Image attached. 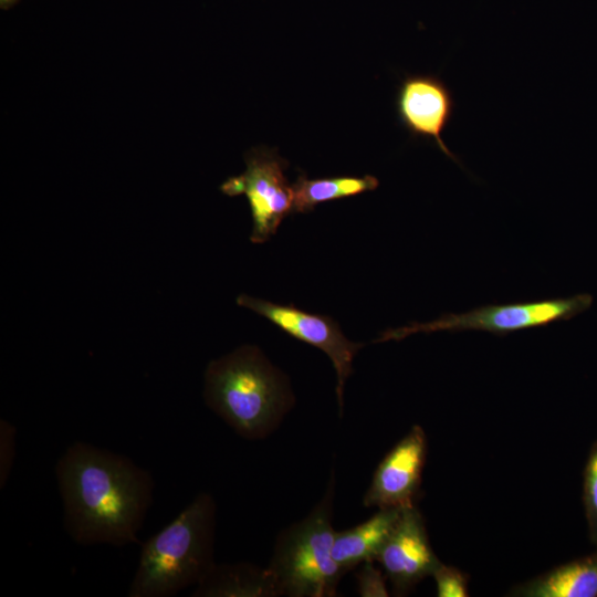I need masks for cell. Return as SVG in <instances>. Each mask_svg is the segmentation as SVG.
<instances>
[{"instance_id": "6da1fadb", "label": "cell", "mask_w": 597, "mask_h": 597, "mask_svg": "<svg viewBox=\"0 0 597 597\" xmlns=\"http://www.w3.org/2000/svg\"><path fill=\"white\" fill-rule=\"evenodd\" d=\"M55 474L73 541L115 546L138 541L155 486L147 470L126 455L76 441L57 460Z\"/></svg>"}, {"instance_id": "7a4b0ae2", "label": "cell", "mask_w": 597, "mask_h": 597, "mask_svg": "<svg viewBox=\"0 0 597 597\" xmlns=\"http://www.w3.org/2000/svg\"><path fill=\"white\" fill-rule=\"evenodd\" d=\"M205 399L238 434L250 440L263 439L276 429L293 402L281 373L252 346L208 365Z\"/></svg>"}, {"instance_id": "3957f363", "label": "cell", "mask_w": 597, "mask_h": 597, "mask_svg": "<svg viewBox=\"0 0 597 597\" xmlns=\"http://www.w3.org/2000/svg\"><path fill=\"white\" fill-rule=\"evenodd\" d=\"M216 503L198 494L168 525L146 541L128 597H167L198 584L214 565Z\"/></svg>"}, {"instance_id": "277c9868", "label": "cell", "mask_w": 597, "mask_h": 597, "mask_svg": "<svg viewBox=\"0 0 597 597\" xmlns=\"http://www.w3.org/2000/svg\"><path fill=\"white\" fill-rule=\"evenodd\" d=\"M334 472L325 494L306 517L281 531L268 569L277 596L332 597L345 572L333 557Z\"/></svg>"}, {"instance_id": "5b68a950", "label": "cell", "mask_w": 597, "mask_h": 597, "mask_svg": "<svg viewBox=\"0 0 597 597\" xmlns=\"http://www.w3.org/2000/svg\"><path fill=\"white\" fill-rule=\"evenodd\" d=\"M588 293L570 297H558L503 305H483L464 313H449L428 323H412L404 327L390 328L376 342L400 341L416 333L440 331H483L499 336L510 333L547 326L551 323L568 321L585 312L593 304Z\"/></svg>"}, {"instance_id": "8992f818", "label": "cell", "mask_w": 597, "mask_h": 597, "mask_svg": "<svg viewBox=\"0 0 597 597\" xmlns=\"http://www.w3.org/2000/svg\"><path fill=\"white\" fill-rule=\"evenodd\" d=\"M247 169L230 177L220 187L228 196L244 195L252 214L251 241L262 243L277 230L282 220L292 212L293 190L284 170L287 161L274 149L253 148L245 154Z\"/></svg>"}, {"instance_id": "52a82bcc", "label": "cell", "mask_w": 597, "mask_h": 597, "mask_svg": "<svg viewBox=\"0 0 597 597\" xmlns=\"http://www.w3.org/2000/svg\"><path fill=\"white\" fill-rule=\"evenodd\" d=\"M237 303L268 318L294 338L320 348L331 358L337 376L336 394L342 412L344 385L353 371V359L364 344L348 341L338 324L328 316L310 314L293 305L275 304L247 294L239 295Z\"/></svg>"}, {"instance_id": "ba28073f", "label": "cell", "mask_w": 597, "mask_h": 597, "mask_svg": "<svg viewBox=\"0 0 597 597\" xmlns=\"http://www.w3.org/2000/svg\"><path fill=\"white\" fill-rule=\"evenodd\" d=\"M426 457L427 437L416 425L379 462L364 495V506L404 509L415 505Z\"/></svg>"}, {"instance_id": "9c48e42d", "label": "cell", "mask_w": 597, "mask_h": 597, "mask_svg": "<svg viewBox=\"0 0 597 597\" xmlns=\"http://www.w3.org/2000/svg\"><path fill=\"white\" fill-rule=\"evenodd\" d=\"M395 595L407 594L441 563L429 542L425 520L416 505L404 507L376 559Z\"/></svg>"}, {"instance_id": "30bf717a", "label": "cell", "mask_w": 597, "mask_h": 597, "mask_svg": "<svg viewBox=\"0 0 597 597\" xmlns=\"http://www.w3.org/2000/svg\"><path fill=\"white\" fill-rule=\"evenodd\" d=\"M454 108L451 90L437 75H408L398 87L396 109L401 125L413 138L432 139L447 157L459 163L442 138Z\"/></svg>"}, {"instance_id": "8fae6325", "label": "cell", "mask_w": 597, "mask_h": 597, "mask_svg": "<svg viewBox=\"0 0 597 597\" xmlns=\"http://www.w3.org/2000/svg\"><path fill=\"white\" fill-rule=\"evenodd\" d=\"M402 509H379L367 521L352 528L335 532L333 557L347 573L366 561H375L397 524Z\"/></svg>"}, {"instance_id": "7c38bea8", "label": "cell", "mask_w": 597, "mask_h": 597, "mask_svg": "<svg viewBox=\"0 0 597 597\" xmlns=\"http://www.w3.org/2000/svg\"><path fill=\"white\" fill-rule=\"evenodd\" d=\"M510 596L519 597H596L597 552L554 567L515 586Z\"/></svg>"}, {"instance_id": "4fadbf2b", "label": "cell", "mask_w": 597, "mask_h": 597, "mask_svg": "<svg viewBox=\"0 0 597 597\" xmlns=\"http://www.w3.org/2000/svg\"><path fill=\"white\" fill-rule=\"evenodd\" d=\"M195 597H273L275 580L266 568L256 565L214 564L196 585Z\"/></svg>"}, {"instance_id": "5bb4252c", "label": "cell", "mask_w": 597, "mask_h": 597, "mask_svg": "<svg viewBox=\"0 0 597 597\" xmlns=\"http://www.w3.org/2000/svg\"><path fill=\"white\" fill-rule=\"evenodd\" d=\"M378 179L369 175L315 179H308L305 175H300L292 185V212H308L318 203L374 190L378 187Z\"/></svg>"}, {"instance_id": "9a60e30c", "label": "cell", "mask_w": 597, "mask_h": 597, "mask_svg": "<svg viewBox=\"0 0 597 597\" xmlns=\"http://www.w3.org/2000/svg\"><path fill=\"white\" fill-rule=\"evenodd\" d=\"M583 503L589 541L597 546V441L590 448L584 469Z\"/></svg>"}, {"instance_id": "2e32d148", "label": "cell", "mask_w": 597, "mask_h": 597, "mask_svg": "<svg viewBox=\"0 0 597 597\" xmlns=\"http://www.w3.org/2000/svg\"><path fill=\"white\" fill-rule=\"evenodd\" d=\"M432 577L436 582L438 597H467L468 576L460 569L440 563Z\"/></svg>"}, {"instance_id": "e0dca14e", "label": "cell", "mask_w": 597, "mask_h": 597, "mask_svg": "<svg viewBox=\"0 0 597 597\" xmlns=\"http://www.w3.org/2000/svg\"><path fill=\"white\" fill-rule=\"evenodd\" d=\"M360 565V569L356 574L358 594L362 597L389 596L386 584L387 577L374 565V561H366Z\"/></svg>"}, {"instance_id": "ac0fdd59", "label": "cell", "mask_w": 597, "mask_h": 597, "mask_svg": "<svg viewBox=\"0 0 597 597\" xmlns=\"http://www.w3.org/2000/svg\"><path fill=\"white\" fill-rule=\"evenodd\" d=\"M15 455V427L0 420V486L3 488L11 472Z\"/></svg>"}, {"instance_id": "d6986e66", "label": "cell", "mask_w": 597, "mask_h": 597, "mask_svg": "<svg viewBox=\"0 0 597 597\" xmlns=\"http://www.w3.org/2000/svg\"><path fill=\"white\" fill-rule=\"evenodd\" d=\"M15 0H0L1 8H8L11 6Z\"/></svg>"}]
</instances>
